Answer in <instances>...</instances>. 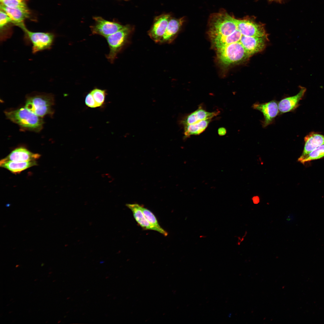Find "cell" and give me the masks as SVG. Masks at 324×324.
Listing matches in <instances>:
<instances>
[{
	"label": "cell",
	"mask_w": 324,
	"mask_h": 324,
	"mask_svg": "<svg viewBox=\"0 0 324 324\" xmlns=\"http://www.w3.org/2000/svg\"><path fill=\"white\" fill-rule=\"evenodd\" d=\"M4 113L8 119L23 129L38 132L43 128L44 122L42 118L25 107L6 111Z\"/></svg>",
	"instance_id": "6da1fadb"
},
{
	"label": "cell",
	"mask_w": 324,
	"mask_h": 324,
	"mask_svg": "<svg viewBox=\"0 0 324 324\" xmlns=\"http://www.w3.org/2000/svg\"><path fill=\"white\" fill-rule=\"evenodd\" d=\"M217 50L219 62L225 67L243 62L250 57L240 42L225 45Z\"/></svg>",
	"instance_id": "7a4b0ae2"
},
{
	"label": "cell",
	"mask_w": 324,
	"mask_h": 324,
	"mask_svg": "<svg viewBox=\"0 0 324 324\" xmlns=\"http://www.w3.org/2000/svg\"><path fill=\"white\" fill-rule=\"evenodd\" d=\"M54 98L50 94H37L28 97L25 107L38 116L42 118L52 115Z\"/></svg>",
	"instance_id": "3957f363"
},
{
	"label": "cell",
	"mask_w": 324,
	"mask_h": 324,
	"mask_svg": "<svg viewBox=\"0 0 324 324\" xmlns=\"http://www.w3.org/2000/svg\"><path fill=\"white\" fill-rule=\"evenodd\" d=\"M20 28L24 32V39L26 43L32 44L33 53L51 48L55 37L53 33L32 32L27 28L25 25Z\"/></svg>",
	"instance_id": "277c9868"
},
{
	"label": "cell",
	"mask_w": 324,
	"mask_h": 324,
	"mask_svg": "<svg viewBox=\"0 0 324 324\" xmlns=\"http://www.w3.org/2000/svg\"><path fill=\"white\" fill-rule=\"evenodd\" d=\"M132 29L129 25L124 26L121 30L106 38L110 49L106 57L111 63H113L118 54L127 44Z\"/></svg>",
	"instance_id": "5b68a950"
},
{
	"label": "cell",
	"mask_w": 324,
	"mask_h": 324,
	"mask_svg": "<svg viewBox=\"0 0 324 324\" xmlns=\"http://www.w3.org/2000/svg\"><path fill=\"white\" fill-rule=\"evenodd\" d=\"M93 19L95 22L90 27L92 33L105 38L121 30L124 26L117 22L106 20L100 16H94Z\"/></svg>",
	"instance_id": "8992f818"
},
{
	"label": "cell",
	"mask_w": 324,
	"mask_h": 324,
	"mask_svg": "<svg viewBox=\"0 0 324 324\" xmlns=\"http://www.w3.org/2000/svg\"><path fill=\"white\" fill-rule=\"evenodd\" d=\"M237 28L243 35L264 38H266V33L263 26L250 19H236Z\"/></svg>",
	"instance_id": "52a82bcc"
},
{
	"label": "cell",
	"mask_w": 324,
	"mask_h": 324,
	"mask_svg": "<svg viewBox=\"0 0 324 324\" xmlns=\"http://www.w3.org/2000/svg\"><path fill=\"white\" fill-rule=\"evenodd\" d=\"M252 107L263 114L264 119L262 125L264 128L272 124L279 114L278 103L275 100L265 103H255L252 105Z\"/></svg>",
	"instance_id": "ba28073f"
},
{
	"label": "cell",
	"mask_w": 324,
	"mask_h": 324,
	"mask_svg": "<svg viewBox=\"0 0 324 324\" xmlns=\"http://www.w3.org/2000/svg\"><path fill=\"white\" fill-rule=\"evenodd\" d=\"M171 17L169 14H163L156 16L148 34L154 42L160 43L166 30L169 20Z\"/></svg>",
	"instance_id": "9c48e42d"
},
{
	"label": "cell",
	"mask_w": 324,
	"mask_h": 324,
	"mask_svg": "<svg viewBox=\"0 0 324 324\" xmlns=\"http://www.w3.org/2000/svg\"><path fill=\"white\" fill-rule=\"evenodd\" d=\"M40 157V154L33 153L26 148L20 146L14 149L0 161L26 162L36 160Z\"/></svg>",
	"instance_id": "30bf717a"
},
{
	"label": "cell",
	"mask_w": 324,
	"mask_h": 324,
	"mask_svg": "<svg viewBox=\"0 0 324 324\" xmlns=\"http://www.w3.org/2000/svg\"><path fill=\"white\" fill-rule=\"evenodd\" d=\"M0 9L8 14L14 25L20 28L25 25V20L29 17L31 14L28 7L11 8L1 4Z\"/></svg>",
	"instance_id": "8fae6325"
},
{
	"label": "cell",
	"mask_w": 324,
	"mask_h": 324,
	"mask_svg": "<svg viewBox=\"0 0 324 324\" xmlns=\"http://www.w3.org/2000/svg\"><path fill=\"white\" fill-rule=\"evenodd\" d=\"M306 89L301 87L298 93L296 95L288 97L281 100L278 103L279 114H281L295 110L298 107L300 100L303 97Z\"/></svg>",
	"instance_id": "7c38bea8"
},
{
	"label": "cell",
	"mask_w": 324,
	"mask_h": 324,
	"mask_svg": "<svg viewBox=\"0 0 324 324\" xmlns=\"http://www.w3.org/2000/svg\"><path fill=\"white\" fill-rule=\"evenodd\" d=\"M265 38L246 36L242 35L240 42L250 56L261 51L264 49L266 46Z\"/></svg>",
	"instance_id": "4fadbf2b"
},
{
	"label": "cell",
	"mask_w": 324,
	"mask_h": 324,
	"mask_svg": "<svg viewBox=\"0 0 324 324\" xmlns=\"http://www.w3.org/2000/svg\"><path fill=\"white\" fill-rule=\"evenodd\" d=\"M219 113V111L208 112L199 107L195 111L183 118L180 120L179 123L183 126L192 124L202 120L212 119Z\"/></svg>",
	"instance_id": "5bb4252c"
},
{
	"label": "cell",
	"mask_w": 324,
	"mask_h": 324,
	"mask_svg": "<svg viewBox=\"0 0 324 324\" xmlns=\"http://www.w3.org/2000/svg\"><path fill=\"white\" fill-rule=\"evenodd\" d=\"M304 141L303 152L298 160L299 162L311 152L324 144V135L317 133L311 132L304 137Z\"/></svg>",
	"instance_id": "9a60e30c"
},
{
	"label": "cell",
	"mask_w": 324,
	"mask_h": 324,
	"mask_svg": "<svg viewBox=\"0 0 324 324\" xmlns=\"http://www.w3.org/2000/svg\"><path fill=\"white\" fill-rule=\"evenodd\" d=\"M185 21L184 17L179 19L171 17L160 43H170L175 38Z\"/></svg>",
	"instance_id": "2e32d148"
},
{
	"label": "cell",
	"mask_w": 324,
	"mask_h": 324,
	"mask_svg": "<svg viewBox=\"0 0 324 324\" xmlns=\"http://www.w3.org/2000/svg\"><path fill=\"white\" fill-rule=\"evenodd\" d=\"M126 205L131 211L135 220L143 229L153 230L159 232L158 230L146 218L140 208V205L136 203L127 204Z\"/></svg>",
	"instance_id": "e0dca14e"
},
{
	"label": "cell",
	"mask_w": 324,
	"mask_h": 324,
	"mask_svg": "<svg viewBox=\"0 0 324 324\" xmlns=\"http://www.w3.org/2000/svg\"><path fill=\"white\" fill-rule=\"evenodd\" d=\"M37 165L36 160L21 162L0 161L1 167L6 169L15 174H19L30 167Z\"/></svg>",
	"instance_id": "ac0fdd59"
},
{
	"label": "cell",
	"mask_w": 324,
	"mask_h": 324,
	"mask_svg": "<svg viewBox=\"0 0 324 324\" xmlns=\"http://www.w3.org/2000/svg\"><path fill=\"white\" fill-rule=\"evenodd\" d=\"M242 36L241 32L237 28L233 33L227 36H215L211 37L214 45L217 49L226 45L240 42Z\"/></svg>",
	"instance_id": "d6986e66"
},
{
	"label": "cell",
	"mask_w": 324,
	"mask_h": 324,
	"mask_svg": "<svg viewBox=\"0 0 324 324\" xmlns=\"http://www.w3.org/2000/svg\"><path fill=\"white\" fill-rule=\"evenodd\" d=\"M212 120V119H206L184 126V138L191 135H199L203 132Z\"/></svg>",
	"instance_id": "ffe728a7"
},
{
	"label": "cell",
	"mask_w": 324,
	"mask_h": 324,
	"mask_svg": "<svg viewBox=\"0 0 324 324\" xmlns=\"http://www.w3.org/2000/svg\"><path fill=\"white\" fill-rule=\"evenodd\" d=\"M140 207L144 216L158 230L159 232L165 236H167L168 235V232L160 226L154 214L142 205H140Z\"/></svg>",
	"instance_id": "44dd1931"
},
{
	"label": "cell",
	"mask_w": 324,
	"mask_h": 324,
	"mask_svg": "<svg viewBox=\"0 0 324 324\" xmlns=\"http://www.w3.org/2000/svg\"><path fill=\"white\" fill-rule=\"evenodd\" d=\"M324 158V144L321 145L307 155L299 162L302 164L312 160Z\"/></svg>",
	"instance_id": "7402d4cb"
},
{
	"label": "cell",
	"mask_w": 324,
	"mask_h": 324,
	"mask_svg": "<svg viewBox=\"0 0 324 324\" xmlns=\"http://www.w3.org/2000/svg\"><path fill=\"white\" fill-rule=\"evenodd\" d=\"M90 92L93 96L97 107L102 106L104 103L106 94L105 90L95 88Z\"/></svg>",
	"instance_id": "603a6c76"
},
{
	"label": "cell",
	"mask_w": 324,
	"mask_h": 324,
	"mask_svg": "<svg viewBox=\"0 0 324 324\" xmlns=\"http://www.w3.org/2000/svg\"><path fill=\"white\" fill-rule=\"evenodd\" d=\"M11 20L8 14L3 10L0 9V28L2 31H8L12 28Z\"/></svg>",
	"instance_id": "cb8c5ba5"
},
{
	"label": "cell",
	"mask_w": 324,
	"mask_h": 324,
	"mask_svg": "<svg viewBox=\"0 0 324 324\" xmlns=\"http://www.w3.org/2000/svg\"><path fill=\"white\" fill-rule=\"evenodd\" d=\"M1 4L11 8L28 7L26 0H0Z\"/></svg>",
	"instance_id": "d4e9b609"
},
{
	"label": "cell",
	"mask_w": 324,
	"mask_h": 324,
	"mask_svg": "<svg viewBox=\"0 0 324 324\" xmlns=\"http://www.w3.org/2000/svg\"><path fill=\"white\" fill-rule=\"evenodd\" d=\"M85 103L86 105L90 108H95L97 107L93 96L90 92L87 94L86 96Z\"/></svg>",
	"instance_id": "484cf974"
},
{
	"label": "cell",
	"mask_w": 324,
	"mask_h": 324,
	"mask_svg": "<svg viewBox=\"0 0 324 324\" xmlns=\"http://www.w3.org/2000/svg\"><path fill=\"white\" fill-rule=\"evenodd\" d=\"M218 133L220 136H224L226 133V130L224 128H220L218 130Z\"/></svg>",
	"instance_id": "4316f807"
},
{
	"label": "cell",
	"mask_w": 324,
	"mask_h": 324,
	"mask_svg": "<svg viewBox=\"0 0 324 324\" xmlns=\"http://www.w3.org/2000/svg\"><path fill=\"white\" fill-rule=\"evenodd\" d=\"M253 200L254 203L255 204H258L260 201L259 197L257 196H254L253 198Z\"/></svg>",
	"instance_id": "83f0119b"
},
{
	"label": "cell",
	"mask_w": 324,
	"mask_h": 324,
	"mask_svg": "<svg viewBox=\"0 0 324 324\" xmlns=\"http://www.w3.org/2000/svg\"><path fill=\"white\" fill-rule=\"evenodd\" d=\"M293 218L292 216L290 215L288 216L287 220L288 221H292V220H293Z\"/></svg>",
	"instance_id": "f1b7e54d"
},
{
	"label": "cell",
	"mask_w": 324,
	"mask_h": 324,
	"mask_svg": "<svg viewBox=\"0 0 324 324\" xmlns=\"http://www.w3.org/2000/svg\"><path fill=\"white\" fill-rule=\"evenodd\" d=\"M125 0V1H128V0Z\"/></svg>",
	"instance_id": "f546056e"
}]
</instances>
